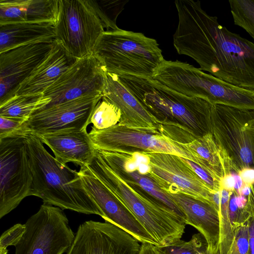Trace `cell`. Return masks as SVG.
Listing matches in <instances>:
<instances>
[{
	"instance_id": "24",
	"label": "cell",
	"mask_w": 254,
	"mask_h": 254,
	"mask_svg": "<svg viewBox=\"0 0 254 254\" xmlns=\"http://www.w3.org/2000/svg\"><path fill=\"white\" fill-rule=\"evenodd\" d=\"M51 101L43 93L14 96L0 104V116L19 118L26 121L36 111Z\"/></svg>"
},
{
	"instance_id": "19",
	"label": "cell",
	"mask_w": 254,
	"mask_h": 254,
	"mask_svg": "<svg viewBox=\"0 0 254 254\" xmlns=\"http://www.w3.org/2000/svg\"><path fill=\"white\" fill-rule=\"evenodd\" d=\"M77 60L55 40L45 59L0 104L14 96L43 93Z\"/></svg>"
},
{
	"instance_id": "25",
	"label": "cell",
	"mask_w": 254,
	"mask_h": 254,
	"mask_svg": "<svg viewBox=\"0 0 254 254\" xmlns=\"http://www.w3.org/2000/svg\"><path fill=\"white\" fill-rule=\"evenodd\" d=\"M187 144L191 151L214 171L222 184L226 167L213 134L209 133L196 137L187 142Z\"/></svg>"
},
{
	"instance_id": "28",
	"label": "cell",
	"mask_w": 254,
	"mask_h": 254,
	"mask_svg": "<svg viewBox=\"0 0 254 254\" xmlns=\"http://www.w3.org/2000/svg\"><path fill=\"white\" fill-rule=\"evenodd\" d=\"M229 3L234 24L254 39V0H230Z\"/></svg>"
},
{
	"instance_id": "30",
	"label": "cell",
	"mask_w": 254,
	"mask_h": 254,
	"mask_svg": "<svg viewBox=\"0 0 254 254\" xmlns=\"http://www.w3.org/2000/svg\"><path fill=\"white\" fill-rule=\"evenodd\" d=\"M26 230L25 224L17 223L4 231L0 238V254H8L7 247L15 246Z\"/></svg>"
},
{
	"instance_id": "27",
	"label": "cell",
	"mask_w": 254,
	"mask_h": 254,
	"mask_svg": "<svg viewBox=\"0 0 254 254\" xmlns=\"http://www.w3.org/2000/svg\"><path fill=\"white\" fill-rule=\"evenodd\" d=\"M120 117L118 109L102 97L93 109L89 123L93 124L92 128L102 130L118 124Z\"/></svg>"
},
{
	"instance_id": "7",
	"label": "cell",
	"mask_w": 254,
	"mask_h": 254,
	"mask_svg": "<svg viewBox=\"0 0 254 254\" xmlns=\"http://www.w3.org/2000/svg\"><path fill=\"white\" fill-rule=\"evenodd\" d=\"M55 40L76 60L93 55L105 26L91 0H59Z\"/></svg>"
},
{
	"instance_id": "1",
	"label": "cell",
	"mask_w": 254,
	"mask_h": 254,
	"mask_svg": "<svg viewBox=\"0 0 254 254\" xmlns=\"http://www.w3.org/2000/svg\"><path fill=\"white\" fill-rule=\"evenodd\" d=\"M178 24L173 35L178 53L199 69L236 86L254 90V43L208 14L199 0H176Z\"/></svg>"
},
{
	"instance_id": "11",
	"label": "cell",
	"mask_w": 254,
	"mask_h": 254,
	"mask_svg": "<svg viewBox=\"0 0 254 254\" xmlns=\"http://www.w3.org/2000/svg\"><path fill=\"white\" fill-rule=\"evenodd\" d=\"M153 79L181 94L203 99L213 105L224 103L231 93L228 82L178 61L165 60Z\"/></svg>"
},
{
	"instance_id": "4",
	"label": "cell",
	"mask_w": 254,
	"mask_h": 254,
	"mask_svg": "<svg viewBox=\"0 0 254 254\" xmlns=\"http://www.w3.org/2000/svg\"><path fill=\"white\" fill-rule=\"evenodd\" d=\"M122 84L162 125H174L195 138L212 133V104L181 94L156 80L118 75Z\"/></svg>"
},
{
	"instance_id": "18",
	"label": "cell",
	"mask_w": 254,
	"mask_h": 254,
	"mask_svg": "<svg viewBox=\"0 0 254 254\" xmlns=\"http://www.w3.org/2000/svg\"><path fill=\"white\" fill-rule=\"evenodd\" d=\"M103 98L114 105L121 114L120 124L154 133H162L163 126L122 84L118 75L107 73Z\"/></svg>"
},
{
	"instance_id": "32",
	"label": "cell",
	"mask_w": 254,
	"mask_h": 254,
	"mask_svg": "<svg viewBox=\"0 0 254 254\" xmlns=\"http://www.w3.org/2000/svg\"><path fill=\"white\" fill-rule=\"evenodd\" d=\"M26 121L22 119L0 116V139L17 134H26L23 129Z\"/></svg>"
},
{
	"instance_id": "16",
	"label": "cell",
	"mask_w": 254,
	"mask_h": 254,
	"mask_svg": "<svg viewBox=\"0 0 254 254\" xmlns=\"http://www.w3.org/2000/svg\"><path fill=\"white\" fill-rule=\"evenodd\" d=\"M79 173L86 190L102 211L105 221L123 229L141 243H150L157 246L142 225L87 166L80 167Z\"/></svg>"
},
{
	"instance_id": "29",
	"label": "cell",
	"mask_w": 254,
	"mask_h": 254,
	"mask_svg": "<svg viewBox=\"0 0 254 254\" xmlns=\"http://www.w3.org/2000/svg\"><path fill=\"white\" fill-rule=\"evenodd\" d=\"M207 248L205 238L199 233L192 235L189 241L180 239L162 249L167 254H204Z\"/></svg>"
},
{
	"instance_id": "17",
	"label": "cell",
	"mask_w": 254,
	"mask_h": 254,
	"mask_svg": "<svg viewBox=\"0 0 254 254\" xmlns=\"http://www.w3.org/2000/svg\"><path fill=\"white\" fill-rule=\"evenodd\" d=\"M54 41L31 43L0 53V103L45 59Z\"/></svg>"
},
{
	"instance_id": "6",
	"label": "cell",
	"mask_w": 254,
	"mask_h": 254,
	"mask_svg": "<svg viewBox=\"0 0 254 254\" xmlns=\"http://www.w3.org/2000/svg\"><path fill=\"white\" fill-rule=\"evenodd\" d=\"M211 127L225 164L238 174L254 170V109L213 105Z\"/></svg>"
},
{
	"instance_id": "21",
	"label": "cell",
	"mask_w": 254,
	"mask_h": 254,
	"mask_svg": "<svg viewBox=\"0 0 254 254\" xmlns=\"http://www.w3.org/2000/svg\"><path fill=\"white\" fill-rule=\"evenodd\" d=\"M37 136L52 150L55 158L63 164L72 162L80 167L87 166L96 151L86 129L63 131Z\"/></svg>"
},
{
	"instance_id": "26",
	"label": "cell",
	"mask_w": 254,
	"mask_h": 254,
	"mask_svg": "<svg viewBox=\"0 0 254 254\" xmlns=\"http://www.w3.org/2000/svg\"><path fill=\"white\" fill-rule=\"evenodd\" d=\"M219 193V249L220 254H229L235 235L228 211L230 190L221 189Z\"/></svg>"
},
{
	"instance_id": "20",
	"label": "cell",
	"mask_w": 254,
	"mask_h": 254,
	"mask_svg": "<svg viewBox=\"0 0 254 254\" xmlns=\"http://www.w3.org/2000/svg\"><path fill=\"white\" fill-rule=\"evenodd\" d=\"M167 193L184 214L186 224L194 227L205 238L207 249L213 251L219 248L220 222L218 208L213 203L180 192Z\"/></svg>"
},
{
	"instance_id": "10",
	"label": "cell",
	"mask_w": 254,
	"mask_h": 254,
	"mask_svg": "<svg viewBox=\"0 0 254 254\" xmlns=\"http://www.w3.org/2000/svg\"><path fill=\"white\" fill-rule=\"evenodd\" d=\"M95 148L110 152L169 153L199 163L201 160L188 147L187 142L163 133L129 128L120 124L102 130L92 128L89 133Z\"/></svg>"
},
{
	"instance_id": "14",
	"label": "cell",
	"mask_w": 254,
	"mask_h": 254,
	"mask_svg": "<svg viewBox=\"0 0 254 254\" xmlns=\"http://www.w3.org/2000/svg\"><path fill=\"white\" fill-rule=\"evenodd\" d=\"M107 71L93 55L77 60L43 93L44 108L93 94H103Z\"/></svg>"
},
{
	"instance_id": "31",
	"label": "cell",
	"mask_w": 254,
	"mask_h": 254,
	"mask_svg": "<svg viewBox=\"0 0 254 254\" xmlns=\"http://www.w3.org/2000/svg\"><path fill=\"white\" fill-rule=\"evenodd\" d=\"M234 234L229 254H249V235L248 221L235 229Z\"/></svg>"
},
{
	"instance_id": "33",
	"label": "cell",
	"mask_w": 254,
	"mask_h": 254,
	"mask_svg": "<svg viewBox=\"0 0 254 254\" xmlns=\"http://www.w3.org/2000/svg\"><path fill=\"white\" fill-rule=\"evenodd\" d=\"M138 254H167L164 250L152 244L141 243Z\"/></svg>"
},
{
	"instance_id": "3",
	"label": "cell",
	"mask_w": 254,
	"mask_h": 254,
	"mask_svg": "<svg viewBox=\"0 0 254 254\" xmlns=\"http://www.w3.org/2000/svg\"><path fill=\"white\" fill-rule=\"evenodd\" d=\"M33 174L32 195L44 203L85 214L103 213L86 190L79 172L59 162L38 136L25 134Z\"/></svg>"
},
{
	"instance_id": "2",
	"label": "cell",
	"mask_w": 254,
	"mask_h": 254,
	"mask_svg": "<svg viewBox=\"0 0 254 254\" xmlns=\"http://www.w3.org/2000/svg\"><path fill=\"white\" fill-rule=\"evenodd\" d=\"M87 167L142 225L158 247H166L181 239L186 225L183 219L127 182L97 150Z\"/></svg>"
},
{
	"instance_id": "12",
	"label": "cell",
	"mask_w": 254,
	"mask_h": 254,
	"mask_svg": "<svg viewBox=\"0 0 254 254\" xmlns=\"http://www.w3.org/2000/svg\"><path fill=\"white\" fill-rule=\"evenodd\" d=\"M146 154L149 168L147 175L163 190L167 192H180L214 204V193L183 157L165 153Z\"/></svg>"
},
{
	"instance_id": "15",
	"label": "cell",
	"mask_w": 254,
	"mask_h": 254,
	"mask_svg": "<svg viewBox=\"0 0 254 254\" xmlns=\"http://www.w3.org/2000/svg\"><path fill=\"white\" fill-rule=\"evenodd\" d=\"M141 245L118 226L89 220L81 224L66 254H138Z\"/></svg>"
},
{
	"instance_id": "13",
	"label": "cell",
	"mask_w": 254,
	"mask_h": 254,
	"mask_svg": "<svg viewBox=\"0 0 254 254\" xmlns=\"http://www.w3.org/2000/svg\"><path fill=\"white\" fill-rule=\"evenodd\" d=\"M102 96L87 95L39 110L25 122L24 130L38 135L86 129L93 110Z\"/></svg>"
},
{
	"instance_id": "8",
	"label": "cell",
	"mask_w": 254,
	"mask_h": 254,
	"mask_svg": "<svg viewBox=\"0 0 254 254\" xmlns=\"http://www.w3.org/2000/svg\"><path fill=\"white\" fill-rule=\"evenodd\" d=\"M25 134L0 139V218L32 195L33 174Z\"/></svg>"
},
{
	"instance_id": "23",
	"label": "cell",
	"mask_w": 254,
	"mask_h": 254,
	"mask_svg": "<svg viewBox=\"0 0 254 254\" xmlns=\"http://www.w3.org/2000/svg\"><path fill=\"white\" fill-rule=\"evenodd\" d=\"M55 24L16 22L0 25V53L34 42L54 41Z\"/></svg>"
},
{
	"instance_id": "34",
	"label": "cell",
	"mask_w": 254,
	"mask_h": 254,
	"mask_svg": "<svg viewBox=\"0 0 254 254\" xmlns=\"http://www.w3.org/2000/svg\"><path fill=\"white\" fill-rule=\"evenodd\" d=\"M249 235V254H254V215L248 220Z\"/></svg>"
},
{
	"instance_id": "35",
	"label": "cell",
	"mask_w": 254,
	"mask_h": 254,
	"mask_svg": "<svg viewBox=\"0 0 254 254\" xmlns=\"http://www.w3.org/2000/svg\"><path fill=\"white\" fill-rule=\"evenodd\" d=\"M204 254H220L219 248L213 251H210L207 249Z\"/></svg>"
},
{
	"instance_id": "5",
	"label": "cell",
	"mask_w": 254,
	"mask_h": 254,
	"mask_svg": "<svg viewBox=\"0 0 254 254\" xmlns=\"http://www.w3.org/2000/svg\"><path fill=\"white\" fill-rule=\"evenodd\" d=\"M93 55L107 73L148 79L165 60L155 39L120 28L105 31Z\"/></svg>"
},
{
	"instance_id": "9",
	"label": "cell",
	"mask_w": 254,
	"mask_h": 254,
	"mask_svg": "<svg viewBox=\"0 0 254 254\" xmlns=\"http://www.w3.org/2000/svg\"><path fill=\"white\" fill-rule=\"evenodd\" d=\"M61 208L43 203L24 224L26 230L15 246V254H64L75 234Z\"/></svg>"
},
{
	"instance_id": "22",
	"label": "cell",
	"mask_w": 254,
	"mask_h": 254,
	"mask_svg": "<svg viewBox=\"0 0 254 254\" xmlns=\"http://www.w3.org/2000/svg\"><path fill=\"white\" fill-rule=\"evenodd\" d=\"M59 0H0V25L16 22L56 24Z\"/></svg>"
}]
</instances>
